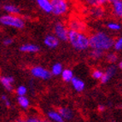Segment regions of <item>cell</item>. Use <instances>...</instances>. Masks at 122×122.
Instances as JSON below:
<instances>
[{
	"instance_id": "obj_13",
	"label": "cell",
	"mask_w": 122,
	"mask_h": 122,
	"mask_svg": "<svg viewBox=\"0 0 122 122\" xmlns=\"http://www.w3.org/2000/svg\"><path fill=\"white\" fill-rule=\"evenodd\" d=\"M71 84H72V86H73V89L75 90L77 92H83L84 90H85V87H86L85 82H84L82 79H79V78L75 77V76H73V78L72 79Z\"/></svg>"
},
{
	"instance_id": "obj_18",
	"label": "cell",
	"mask_w": 122,
	"mask_h": 122,
	"mask_svg": "<svg viewBox=\"0 0 122 122\" xmlns=\"http://www.w3.org/2000/svg\"><path fill=\"white\" fill-rule=\"evenodd\" d=\"M37 4L39 6V8L43 11H45V13H51V0H37Z\"/></svg>"
},
{
	"instance_id": "obj_12",
	"label": "cell",
	"mask_w": 122,
	"mask_h": 122,
	"mask_svg": "<svg viewBox=\"0 0 122 122\" xmlns=\"http://www.w3.org/2000/svg\"><path fill=\"white\" fill-rule=\"evenodd\" d=\"M14 78L12 76H1L0 77V83L8 92H12L14 89Z\"/></svg>"
},
{
	"instance_id": "obj_4",
	"label": "cell",
	"mask_w": 122,
	"mask_h": 122,
	"mask_svg": "<svg viewBox=\"0 0 122 122\" xmlns=\"http://www.w3.org/2000/svg\"><path fill=\"white\" fill-rule=\"evenodd\" d=\"M51 11L56 16H64L70 10L68 0H51Z\"/></svg>"
},
{
	"instance_id": "obj_8",
	"label": "cell",
	"mask_w": 122,
	"mask_h": 122,
	"mask_svg": "<svg viewBox=\"0 0 122 122\" xmlns=\"http://www.w3.org/2000/svg\"><path fill=\"white\" fill-rule=\"evenodd\" d=\"M111 12L115 18L122 20V0H114L110 3Z\"/></svg>"
},
{
	"instance_id": "obj_23",
	"label": "cell",
	"mask_w": 122,
	"mask_h": 122,
	"mask_svg": "<svg viewBox=\"0 0 122 122\" xmlns=\"http://www.w3.org/2000/svg\"><path fill=\"white\" fill-rule=\"evenodd\" d=\"M104 56V51L98 49H92L91 51V57L93 60H99L102 58Z\"/></svg>"
},
{
	"instance_id": "obj_10",
	"label": "cell",
	"mask_w": 122,
	"mask_h": 122,
	"mask_svg": "<svg viewBox=\"0 0 122 122\" xmlns=\"http://www.w3.org/2000/svg\"><path fill=\"white\" fill-rule=\"evenodd\" d=\"M60 40L56 36L55 34H48L44 39V44L46 45L48 48L51 49H55L59 45Z\"/></svg>"
},
{
	"instance_id": "obj_29",
	"label": "cell",
	"mask_w": 122,
	"mask_h": 122,
	"mask_svg": "<svg viewBox=\"0 0 122 122\" xmlns=\"http://www.w3.org/2000/svg\"><path fill=\"white\" fill-rule=\"evenodd\" d=\"M102 74H103V72L100 69H94L92 73V78L95 79H101Z\"/></svg>"
},
{
	"instance_id": "obj_16",
	"label": "cell",
	"mask_w": 122,
	"mask_h": 122,
	"mask_svg": "<svg viewBox=\"0 0 122 122\" xmlns=\"http://www.w3.org/2000/svg\"><path fill=\"white\" fill-rule=\"evenodd\" d=\"M82 3L88 8L94 6H104L106 4H108L107 0H82Z\"/></svg>"
},
{
	"instance_id": "obj_19",
	"label": "cell",
	"mask_w": 122,
	"mask_h": 122,
	"mask_svg": "<svg viewBox=\"0 0 122 122\" xmlns=\"http://www.w3.org/2000/svg\"><path fill=\"white\" fill-rule=\"evenodd\" d=\"M4 10L7 14L10 15H19L20 12V8L14 4H6L4 6Z\"/></svg>"
},
{
	"instance_id": "obj_11",
	"label": "cell",
	"mask_w": 122,
	"mask_h": 122,
	"mask_svg": "<svg viewBox=\"0 0 122 122\" xmlns=\"http://www.w3.org/2000/svg\"><path fill=\"white\" fill-rule=\"evenodd\" d=\"M116 73V67L114 65H110L109 67L107 68L105 72H103V74H102V78H101V83L102 84H106L109 81L110 79H112Z\"/></svg>"
},
{
	"instance_id": "obj_5",
	"label": "cell",
	"mask_w": 122,
	"mask_h": 122,
	"mask_svg": "<svg viewBox=\"0 0 122 122\" xmlns=\"http://www.w3.org/2000/svg\"><path fill=\"white\" fill-rule=\"evenodd\" d=\"M69 28L67 24L62 21H58L54 25V34L59 39L60 41H67Z\"/></svg>"
},
{
	"instance_id": "obj_31",
	"label": "cell",
	"mask_w": 122,
	"mask_h": 122,
	"mask_svg": "<svg viewBox=\"0 0 122 122\" xmlns=\"http://www.w3.org/2000/svg\"><path fill=\"white\" fill-rule=\"evenodd\" d=\"M13 42H14V40H13V39H11V38H6V39H4V40H3V44H4L5 46H9V45H12Z\"/></svg>"
},
{
	"instance_id": "obj_27",
	"label": "cell",
	"mask_w": 122,
	"mask_h": 122,
	"mask_svg": "<svg viewBox=\"0 0 122 122\" xmlns=\"http://www.w3.org/2000/svg\"><path fill=\"white\" fill-rule=\"evenodd\" d=\"M114 49L116 51H122V36L118 38L116 40L114 41Z\"/></svg>"
},
{
	"instance_id": "obj_26",
	"label": "cell",
	"mask_w": 122,
	"mask_h": 122,
	"mask_svg": "<svg viewBox=\"0 0 122 122\" xmlns=\"http://www.w3.org/2000/svg\"><path fill=\"white\" fill-rule=\"evenodd\" d=\"M25 120L28 122H39V121H42V119L39 115H37V114H31L26 116Z\"/></svg>"
},
{
	"instance_id": "obj_14",
	"label": "cell",
	"mask_w": 122,
	"mask_h": 122,
	"mask_svg": "<svg viewBox=\"0 0 122 122\" xmlns=\"http://www.w3.org/2000/svg\"><path fill=\"white\" fill-rule=\"evenodd\" d=\"M58 112L61 115L64 120H70L73 118V110L69 108H66V107H61L58 108Z\"/></svg>"
},
{
	"instance_id": "obj_6",
	"label": "cell",
	"mask_w": 122,
	"mask_h": 122,
	"mask_svg": "<svg viewBox=\"0 0 122 122\" xmlns=\"http://www.w3.org/2000/svg\"><path fill=\"white\" fill-rule=\"evenodd\" d=\"M67 25L69 30L79 31V32H86V28H87L86 22L79 17L71 18L68 20Z\"/></svg>"
},
{
	"instance_id": "obj_24",
	"label": "cell",
	"mask_w": 122,
	"mask_h": 122,
	"mask_svg": "<svg viewBox=\"0 0 122 122\" xmlns=\"http://www.w3.org/2000/svg\"><path fill=\"white\" fill-rule=\"evenodd\" d=\"M107 28L113 32H117L121 29V25L117 21H109L107 23Z\"/></svg>"
},
{
	"instance_id": "obj_30",
	"label": "cell",
	"mask_w": 122,
	"mask_h": 122,
	"mask_svg": "<svg viewBox=\"0 0 122 122\" xmlns=\"http://www.w3.org/2000/svg\"><path fill=\"white\" fill-rule=\"evenodd\" d=\"M1 100H2V102H4V104L6 106L7 108H10L11 107V101H10V98L6 95H3L1 97Z\"/></svg>"
},
{
	"instance_id": "obj_7",
	"label": "cell",
	"mask_w": 122,
	"mask_h": 122,
	"mask_svg": "<svg viewBox=\"0 0 122 122\" xmlns=\"http://www.w3.org/2000/svg\"><path fill=\"white\" fill-rule=\"evenodd\" d=\"M31 73L33 77L37 78L39 79H49L51 77V71L47 70L46 68L40 66H35L31 68Z\"/></svg>"
},
{
	"instance_id": "obj_25",
	"label": "cell",
	"mask_w": 122,
	"mask_h": 122,
	"mask_svg": "<svg viewBox=\"0 0 122 122\" xmlns=\"http://www.w3.org/2000/svg\"><path fill=\"white\" fill-rule=\"evenodd\" d=\"M106 60H107L108 62L111 63V64H114L118 60V56H117V55H116L115 53L110 52L108 54H107V56H106Z\"/></svg>"
},
{
	"instance_id": "obj_20",
	"label": "cell",
	"mask_w": 122,
	"mask_h": 122,
	"mask_svg": "<svg viewBox=\"0 0 122 122\" xmlns=\"http://www.w3.org/2000/svg\"><path fill=\"white\" fill-rule=\"evenodd\" d=\"M17 103L20 108L23 109H26L30 106V101L26 96H18L17 97Z\"/></svg>"
},
{
	"instance_id": "obj_2",
	"label": "cell",
	"mask_w": 122,
	"mask_h": 122,
	"mask_svg": "<svg viewBox=\"0 0 122 122\" xmlns=\"http://www.w3.org/2000/svg\"><path fill=\"white\" fill-rule=\"evenodd\" d=\"M67 41L76 51H86L90 47L89 36L86 32L69 30Z\"/></svg>"
},
{
	"instance_id": "obj_9",
	"label": "cell",
	"mask_w": 122,
	"mask_h": 122,
	"mask_svg": "<svg viewBox=\"0 0 122 122\" xmlns=\"http://www.w3.org/2000/svg\"><path fill=\"white\" fill-rule=\"evenodd\" d=\"M89 15L93 19H100L102 18L105 15V10L104 6H94L89 7L88 10Z\"/></svg>"
},
{
	"instance_id": "obj_15",
	"label": "cell",
	"mask_w": 122,
	"mask_h": 122,
	"mask_svg": "<svg viewBox=\"0 0 122 122\" xmlns=\"http://www.w3.org/2000/svg\"><path fill=\"white\" fill-rule=\"evenodd\" d=\"M20 51L24 53H36L39 51V47L33 44H25L20 47Z\"/></svg>"
},
{
	"instance_id": "obj_22",
	"label": "cell",
	"mask_w": 122,
	"mask_h": 122,
	"mask_svg": "<svg viewBox=\"0 0 122 122\" xmlns=\"http://www.w3.org/2000/svg\"><path fill=\"white\" fill-rule=\"evenodd\" d=\"M63 70V67L61 65V63L57 62L55 63L54 65L51 67V73L52 75L54 76H58V75H61V72Z\"/></svg>"
},
{
	"instance_id": "obj_32",
	"label": "cell",
	"mask_w": 122,
	"mask_h": 122,
	"mask_svg": "<svg viewBox=\"0 0 122 122\" xmlns=\"http://www.w3.org/2000/svg\"><path fill=\"white\" fill-rule=\"evenodd\" d=\"M105 108H106V107L103 105V104H100V105H98V107H97V109L99 110L100 112H103L104 110H105Z\"/></svg>"
},
{
	"instance_id": "obj_1",
	"label": "cell",
	"mask_w": 122,
	"mask_h": 122,
	"mask_svg": "<svg viewBox=\"0 0 122 122\" xmlns=\"http://www.w3.org/2000/svg\"><path fill=\"white\" fill-rule=\"evenodd\" d=\"M114 39L104 32H95L89 36L90 48L102 50L103 51H109L114 45Z\"/></svg>"
},
{
	"instance_id": "obj_21",
	"label": "cell",
	"mask_w": 122,
	"mask_h": 122,
	"mask_svg": "<svg viewBox=\"0 0 122 122\" xmlns=\"http://www.w3.org/2000/svg\"><path fill=\"white\" fill-rule=\"evenodd\" d=\"M61 79L64 80L65 82H71L72 79L73 78V73L71 69L69 68H66V69H63L62 72L61 73Z\"/></svg>"
},
{
	"instance_id": "obj_33",
	"label": "cell",
	"mask_w": 122,
	"mask_h": 122,
	"mask_svg": "<svg viewBox=\"0 0 122 122\" xmlns=\"http://www.w3.org/2000/svg\"><path fill=\"white\" fill-rule=\"evenodd\" d=\"M118 66H119V67H120V69H122V61H120V62H119Z\"/></svg>"
},
{
	"instance_id": "obj_28",
	"label": "cell",
	"mask_w": 122,
	"mask_h": 122,
	"mask_svg": "<svg viewBox=\"0 0 122 122\" xmlns=\"http://www.w3.org/2000/svg\"><path fill=\"white\" fill-rule=\"evenodd\" d=\"M15 92H16L17 96H26L27 93V88L25 86H19L15 89Z\"/></svg>"
},
{
	"instance_id": "obj_34",
	"label": "cell",
	"mask_w": 122,
	"mask_h": 122,
	"mask_svg": "<svg viewBox=\"0 0 122 122\" xmlns=\"http://www.w3.org/2000/svg\"><path fill=\"white\" fill-rule=\"evenodd\" d=\"M112 1H114V0H107V2H108V4H110V3L112 2Z\"/></svg>"
},
{
	"instance_id": "obj_3",
	"label": "cell",
	"mask_w": 122,
	"mask_h": 122,
	"mask_svg": "<svg viewBox=\"0 0 122 122\" xmlns=\"http://www.w3.org/2000/svg\"><path fill=\"white\" fill-rule=\"evenodd\" d=\"M0 24L4 26H10L13 28L22 29L25 26V20L18 15H4L0 17Z\"/></svg>"
},
{
	"instance_id": "obj_17",
	"label": "cell",
	"mask_w": 122,
	"mask_h": 122,
	"mask_svg": "<svg viewBox=\"0 0 122 122\" xmlns=\"http://www.w3.org/2000/svg\"><path fill=\"white\" fill-rule=\"evenodd\" d=\"M47 117L49 120L55 122H62L64 120L61 115L60 114V113L58 112V110H51V111H49L47 113Z\"/></svg>"
}]
</instances>
